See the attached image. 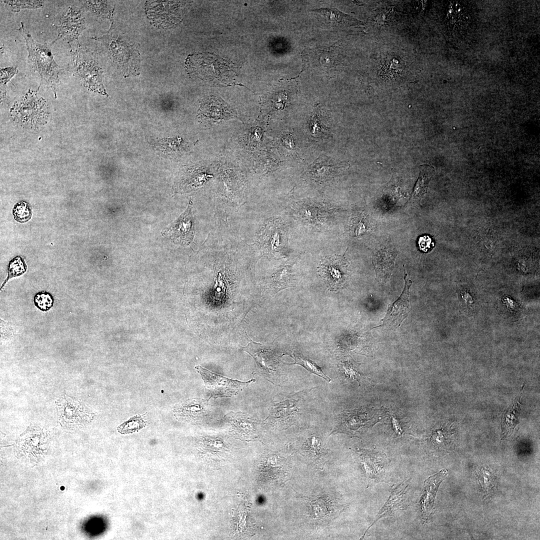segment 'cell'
Here are the masks:
<instances>
[{
    "instance_id": "1",
    "label": "cell",
    "mask_w": 540,
    "mask_h": 540,
    "mask_svg": "<svg viewBox=\"0 0 540 540\" xmlns=\"http://www.w3.org/2000/svg\"><path fill=\"white\" fill-rule=\"evenodd\" d=\"M18 30L25 40L28 52V63L40 75L42 82L50 86L56 98V86L60 82L62 68L56 62L50 46L34 40L22 22Z\"/></svg>"
},
{
    "instance_id": "2",
    "label": "cell",
    "mask_w": 540,
    "mask_h": 540,
    "mask_svg": "<svg viewBox=\"0 0 540 540\" xmlns=\"http://www.w3.org/2000/svg\"><path fill=\"white\" fill-rule=\"evenodd\" d=\"M105 47L109 56L126 76L139 74L140 54L134 44L122 40L112 24L104 36L95 38Z\"/></svg>"
},
{
    "instance_id": "3",
    "label": "cell",
    "mask_w": 540,
    "mask_h": 540,
    "mask_svg": "<svg viewBox=\"0 0 540 540\" xmlns=\"http://www.w3.org/2000/svg\"><path fill=\"white\" fill-rule=\"evenodd\" d=\"M70 56L74 72L82 84L90 90L107 95L102 82L103 72L94 54L78 45L70 50Z\"/></svg>"
},
{
    "instance_id": "4",
    "label": "cell",
    "mask_w": 540,
    "mask_h": 540,
    "mask_svg": "<svg viewBox=\"0 0 540 540\" xmlns=\"http://www.w3.org/2000/svg\"><path fill=\"white\" fill-rule=\"evenodd\" d=\"M195 368L204 382V388L210 394V398L214 399L236 395L244 388L255 381L254 379L242 382L229 378L200 366H196Z\"/></svg>"
},
{
    "instance_id": "5",
    "label": "cell",
    "mask_w": 540,
    "mask_h": 540,
    "mask_svg": "<svg viewBox=\"0 0 540 540\" xmlns=\"http://www.w3.org/2000/svg\"><path fill=\"white\" fill-rule=\"evenodd\" d=\"M320 276L330 291L342 288L350 273V264L342 256H328L323 258L318 268Z\"/></svg>"
},
{
    "instance_id": "6",
    "label": "cell",
    "mask_w": 540,
    "mask_h": 540,
    "mask_svg": "<svg viewBox=\"0 0 540 540\" xmlns=\"http://www.w3.org/2000/svg\"><path fill=\"white\" fill-rule=\"evenodd\" d=\"M11 112L19 122H43L49 114L46 100L31 90L14 104Z\"/></svg>"
},
{
    "instance_id": "7",
    "label": "cell",
    "mask_w": 540,
    "mask_h": 540,
    "mask_svg": "<svg viewBox=\"0 0 540 540\" xmlns=\"http://www.w3.org/2000/svg\"><path fill=\"white\" fill-rule=\"evenodd\" d=\"M52 26L58 36L51 44L60 40L68 42L77 40L86 28V22L81 9L71 6L56 18Z\"/></svg>"
},
{
    "instance_id": "8",
    "label": "cell",
    "mask_w": 540,
    "mask_h": 540,
    "mask_svg": "<svg viewBox=\"0 0 540 540\" xmlns=\"http://www.w3.org/2000/svg\"><path fill=\"white\" fill-rule=\"evenodd\" d=\"M258 240L264 250L276 256H281L287 244L284 225L278 220L268 221L260 230Z\"/></svg>"
},
{
    "instance_id": "9",
    "label": "cell",
    "mask_w": 540,
    "mask_h": 540,
    "mask_svg": "<svg viewBox=\"0 0 540 540\" xmlns=\"http://www.w3.org/2000/svg\"><path fill=\"white\" fill-rule=\"evenodd\" d=\"M404 290L398 298L392 304L388 306L386 314L381 321L382 324L378 326H383L392 330H394L402 324V321L408 316L410 311L409 305L410 288L412 284L411 280L408 278L404 265Z\"/></svg>"
},
{
    "instance_id": "10",
    "label": "cell",
    "mask_w": 540,
    "mask_h": 540,
    "mask_svg": "<svg viewBox=\"0 0 540 540\" xmlns=\"http://www.w3.org/2000/svg\"><path fill=\"white\" fill-rule=\"evenodd\" d=\"M374 413L373 410L366 408L344 411L336 418V424L332 432L356 434L372 424Z\"/></svg>"
},
{
    "instance_id": "11",
    "label": "cell",
    "mask_w": 540,
    "mask_h": 540,
    "mask_svg": "<svg viewBox=\"0 0 540 540\" xmlns=\"http://www.w3.org/2000/svg\"><path fill=\"white\" fill-rule=\"evenodd\" d=\"M162 233L168 236L174 244L187 246L192 242L194 234V224L191 200L185 211Z\"/></svg>"
},
{
    "instance_id": "12",
    "label": "cell",
    "mask_w": 540,
    "mask_h": 540,
    "mask_svg": "<svg viewBox=\"0 0 540 540\" xmlns=\"http://www.w3.org/2000/svg\"><path fill=\"white\" fill-rule=\"evenodd\" d=\"M304 392H296L272 406L268 418L286 425L292 424L302 414Z\"/></svg>"
},
{
    "instance_id": "13",
    "label": "cell",
    "mask_w": 540,
    "mask_h": 540,
    "mask_svg": "<svg viewBox=\"0 0 540 540\" xmlns=\"http://www.w3.org/2000/svg\"><path fill=\"white\" fill-rule=\"evenodd\" d=\"M56 406L58 418L66 424L78 425L92 418L91 414L82 404L66 395L58 399Z\"/></svg>"
},
{
    "instance_id": "14",
    "label": "cell",
    "mask_w": 540,
    "mask_h": 540,
    "mask_svg": "<svg viewBox=\"0 0 540 540\" xmlns=\"http://www.w3.org/2000/svg\"><path fill=\"white\" fill-rule=\"evenodd\" d=\"M446 470L443 469L430 476L424 482V491L420 500V508L422 522H428L434 512V502L439 486L448 475Z\"/></svg>"
},
{
    "instance_id": "15",
    "label": "cell",
    "mask_w": 540,
    "mask_h": 540,
    "mask_svg": "<svg viewBox=\"0 0 540 540\" xmlns=\"http://www.w3.org/2000/svg\"><path fill=\"white\" fill-rule=\"evenodd\" d=\"M409 482L410 480H408L392 486L390 497L380 509L368 528L380 518L389 515L394 511L405 508L406 502L407 489L409 485Z\"/></svg>"
},
{
    "instance_id": "16",
    "label": "cell",
    "mask_w": 540,
    "mask_h": 540,
    "mask_svg": "<svg viewBox=\"0 0 540 540\" xmlns=\"http://www.w3.org/2000/svg\"><path fill=\"white\" fill-rule=\"evenodd\" d=\"M398 252L394 249L382 248L378 250L372 260L373 265L378 280H388L394 270Z\"/></svg>"
},
{
    "instance_id": "17",
    "label": "cell",
    "mask_w": 540,
    "mask_h": 540,
    "mask_svg": "<svg viewBox=\"0 0 540 540\" xmlns=\"http://www.w3.org/2000/svg\"><path fill=\"white\" fill-rule=\"evenodd\" d=\"M232 110L219 98L211 96L204 100L199 110V118L216 120L231 117Z\"/></svg>"
},
{
    "instance_id": "18",
    "label": "cell",
    "mask_w": 540,
    "mask_h": 540,
    "mask_svg": "<svg viewBox=\"0 0 540 540\" xmlns=\"http://www.w3.org/2000/svg\"><path fill=\"white\" fill-rule=\"evenodd\" d=\"M231 428L236 432L243 436H249L254 430L256 422L249 416L242 412H230L225 416Z\"/></svg>"
},
{
    "instance_id": "19",
    "label": "cell",
    "mask_w": 540,
    "mask_h": 540,
    "mask_svg": "<svg viewBox=\"0 0 540 540\" xmlns=\"http://www.w3.org/2000/svg\"><path fill=\"white\" fill-rule=\"evenodd\" d=\"M404 66V62L400 56H388L381 62L378 75L384 80H392L400 74Z\"/></svg>"
},
{
    "instance_id": "20",
    "label": "cell",
    "mask_w": 540,
    "mask_h": 540,
    "mask_svg": "<svg viewBox=\"0 0 540 540\" xmlns=\"http://www.w3.org/2000/svg\"><path fill=\"white\" fill-rule=\"evenodd\" d=\"M178 412L181 418L203 419L208 413V402L194 399L178 408Z\"/></svg>"
},
{
    "instance_id": "21",
    "label": "cell",
    "mask_w": 540,
    "mask_h": 540,
    "mask_svg": "<svg viewBox=\"0 0 540 540\" xmlns=\"http://www.w3.org/2000/svg\"><path fill=\"white\" fill-rule=\"evenodd\" d=\"M319 13L330 24L334 25L355 26L362 24V22L342 12L336 8H320L312 10Z\"/></svg>"
},
{
    "instance_id": "22",
    "label": "cell",
    "mask_w": 540,
    "mask_h": 540,
    "mask_svg": "<svg viewBox=\"0 0 540 540\" xmlns=\"http://www.w3.org/2000/svg\"><path fill=\"white\" fill-rule=\"evenodd\" d=\"M520 397L516 398L512 406L503 412L501 420L502 439L510 435L518 423Z\"/></svg>"
},
{
    "instance_id": "23",
    "label": "cell",
    "mask_w": 540,
    "mask_h": 540,
    "mask_svg": "<svg viewBox=\"0 0 540 540\" xmlns=\"http://www.w3.org/2000/svg\"><path fill=\"white\" fill-rule=\"evenodd\" d=\"M420 174L414 186L411 200L420 202L426 192L428 184L434 173V168L429 165L424 164L419 166Z\"/></svg>"
},
{
    "instance_id": "24",
    "label": "cell",
    "mask_w": 540,
    "mask_h": 540,
    "mask_svg": "<svg viewBox=\"0 0 540 540\" xmlns=\"http://www.w3.org/2000/svg\"><path fill=\"white\" fill-rule=\"evenodd\" d=\"M368 454L366 456L364 459V465L368 476L372 477L377 478L381 476L384 472V468L386 464L385 456L380 454L372 452H367Z\"/></svg>"
},
{
    "instance_id": "25",
    "label": "cell",
    "mask_w": 540,
    "mask_h": 540,
    "mask_svg": "<svg viewBox=\"0 0 540 540\" xmlns=\"http://www.w3.org/2000/svg\"><path fill=\"white\" fill-rule=\"evenodd\" d=\"M292 280L290 267L288 266H283L277 270L272 276L270 285L277 292L284 288L292 286Z\"/></svg>"
},
{
    "instance_id": "26",
    "label": "cell",
    "mask_w": 540,
    "mask_h": 540,
    "mask_svg": "<svg viewBox=\"0 0 540 540\" xmlns=\"http://www.w3.org/2000/svg\"><path fill=\"white\" fill-rule=\"evenodd\" d=\"M292 357L294 359V362L292 364H298L311 374H314L330 382L331 379L327 376L322 370V368L314 362L304 356L296 352H293Z\"/></svg>"
},
{
    "instance_id": "27",
    "label": "cell",
    "mask_w": 540,
    "mask_h": 540,
    "mask_svg": "<svg viewBox=\"0 0 540 540\" xmlns=\"http://www.w3.org/2000/svg\"><path fill=\"white\" fill-rule=\"evenodd\" d=\"M26 270V264L22 256H17L12 258L8 262V276L0 286V290L10 279L22 275Z\"/></svg>"
},
{
    "instance_id": "28",
    "label": "cell",
    "mask_w": 540,
    "mask_h": 540,
    "mask_svg": "<svg viewBox=\"0 0 540 540\" xmlns=\"http://www.w3.org/2000/svg\"><path fill=\"white\" fill-rule=\"evenodd\" d=\"M338 372L340 378L347 381L356 380L360 384L362 374L356 366L348 362H341L338 365Z\"/></svg>"
},
{
    "instance_id": "29",
    "label": "cell",
    "mask_w": 540,
    "mask_h": 540,
    "mask_svg": "<svg viewBox=\"0 0 540 540\" xmlns=\"http://www.w3.org/2000/svg\"><path fill=\"white\" fill-rule=\"evenodd\" d=\"M12 12H18L22 9H36L42 8V0H1Z\"/></svg>"
},
{
    "instance_id": "30",
    "label": "cell",
    "mask_w": 540,
    "mask_h": 540,
    "mask_svg": "<svg viewBox=\"0 0 540 540\" xmlns=\"http://www.w3.org/2000/svg\"><path fill=\"white\" fill-rule=\"evenodd\" d=\"M14 220L20 224L28 222L32 216V211L28 204L24 201L17 202L12 208Z\"/></svg>"
},
{
    "instance_id": "31",
    "label": "cell",
    "mask_w": 540,
    "mask_h": 540,
    "mask_svg": "<svg viewBox=\"0 0 540 540\" xmlns=\"http://www.w3.org/2000/svg\"><path fill=\"white\" fill-rule=\"evenodd\" d=\"M329 503L324 498H320L311 502L309 505L310 513L314 518H323L329 512Z\"/></svg>"
},
{
    "instance_id": "32",
    "label": "cell",
    "mask_w": 540,
    "mask_h": 540,
    "mask_svg": "<svg viewBox=\"0 0 540 540\" xmlns=\"http://www.w3.org/2000/svg\"><path fill=\"white\" fill-rule=\"evenodd\" d=\"M34 302L38 309L42 312H47L52 307L54 299L50 292L41 291L35 294Z\"/></svg>"
},
{
    "instance_id": "33",
    "label": "cell",
    "mask_w": 540,
    "mask_h": 540,
    "mask_svg": "<svg viewBox=\"0 0 540 540\" xmlns=\"http://www.w3.org/2000/svg\"><path fill=\"white\" fill-rule=\"evenodd\" d=\"M83 6L98 16L110 18V10L106 2L102 1H82Z\"/></svg>"
},
{
    "instance_id": "34",
    "label": "cell",
    "mask_w": 540,
    "mask_h": 540,
    "mask_svg": "<svg viewBox=\"0 0 540 540\" xmlns=\"http://www.w3.org/2000/svg\"><path fill=\"white\" fill-rule=\"evenodd\" d=\"M18 70L16 67L10 66L2 68L0 70V98L2 100L6 96V86L8 82L17 73Z\"/></svg>"
},
{
    "instance_id": "35",
    "label": "cell",
    "mask_w": 540,
    "mask_h": 540,
    "mask_svg": "<svg viewBox=\"0 0 540 540\" xmlns=\"http://www.w3.org/2000/svg\"><path fill=\"white\" fill-rule=\"evenodd\" d=\"M304 448L312 456H316L322 452V439L316 436H312L304 442Z\"/></svg>"
},
{
    "instance_id": "36",
    "label": "cell",
    "mask_w": 540,
    "mask_h": 540,
    "mask_svg": "<svg viewBox=\"0 0 540 540\" xmlns=\"http://www.w3.org/2000/svg\"><path fill=\"white\" fill-rule=\"evenodd\" d=\"M364 215L362 214L355 216L352 220V231L354 236H358L364 234L368 230Z\"/></svg>"
},
{
    "instance_id": "37",
    "label": "cell",
    "mask_w": 540,
    "mask_h": 540,
    "mask_svg": "<svg viewBox=\"0 0 540 540\" xmlns=\"http://www.w3.org/2000/svg\"><path fill=\"white\" fill-rule=\"evenodd\" d=\"M143 416L137 415L132 417L129 420L122 424L120 428L122 430H132L143 427L145 424V422L142 418Z\"/></svg>"
},
{
    "instance_id": "38",
    "label": "cell",
    "mask_w": 540,
    "mask_h": 540,
    "mask_svg": "<svg viewBox=\"0 0 540 540\" xmlns=\"http://www.w3.org/2000/svg\"><path fill=\"white\" fill-rule=\"evenodd\" d=\"M419 248L420 250L426 252L433 246L430 238L428 236H420L418 241Z\"/></svg>"
},
{
    "instance_id": "39",
    "label": "cell",
    "mask_w": 540,
    "mask_h": 540,
    "mask_svg": "<svg viewBox=\"0 0 540 540\" xmlns=\"http://www.w3.org/2000/svg\"><path fill=\"white\" fill-rule=\"evenodd\" d=\"M482 472V474H480L482 476V478H481V481L482 482V484L485 488H489L490 485V482H492V475L488 470H484Z\"/></svg>"
}]
</instances>
